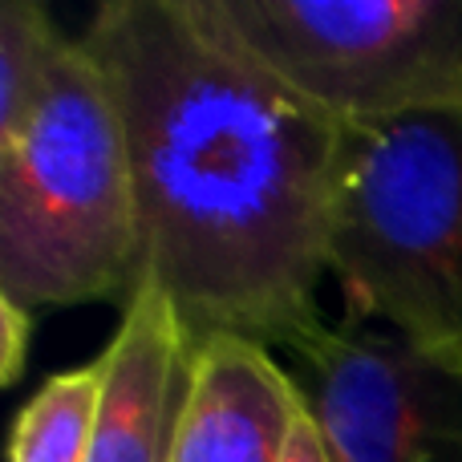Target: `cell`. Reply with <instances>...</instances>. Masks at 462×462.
I'll use <instances>...</instances> for the list:
<instances>
[{
	"label": "cell",
	"instance_id": "8fae6325",
	"mask_svg": "<svg viewBox=\"0 0 462 462\" xmlns=\"http://www.w3.org/2000/svg\"><path fill=\"white\" fill-rule=\"evenodd\" d=\"M0 312H5V349H0V361H5V385H13L24 369V353H29L32 312H24L21 304H8V300H0Z\"/></svg>",
	"mask_w": 462,
	"mask_h": 462
},
{
	"label": "cell",
	"instance_id": "3957f363",
	"mask_svg": "<svg viewBox=\"0 0 462 462\" xmlns=\"http://www.w3.org/2000/svg\"><path fill=\"white\" fill-rule=\"evenodd\" d=\"M328 276L345 325L382 320L462 382V114L353 130Z\"/></svg>",
	"mask_w": 462,
	"mask_h": 462
},
{
	"label": "cell",
	"instance_id": "277c9868",
	"mask_svg": "<svg viewBox=\"0 0 462 462\" xmlns=\"http://www.w3.org/2000/svg\"><path fill=\"white\" fill-rule=\"evenodd\" d=\"M345 130L462 114V0H203Z\"/></svg>",
	"mask_w": 462,
	"mask_h": 462
},
{
	"label": "cell",
	"instance_id": "7a4b0ae2",
	"mask_svg": "<svg viewBox=\"0 0 462 462\" xmlns=\"http://www.w3.org/2000/svg\"><path fill=\"white\" fill-rule=\"evenodd\" d=\"M134 284L126 134L110 86L73 37L45 97L0 134V300L24 312L126 304Z\"/></svg>",
	"mask_w": 462,
	"mask_h": 462
},
{
	"label": "cell",
	"instance_id": "ba28073f",
	"mask_svg": "<svg viewBox=\"0 0 462 462\" xmlns=\"http://www.w3.org/2000/svg\"><path fill=\"white\" fill-rule=\"evenodd\" d=\"M97 414V361L49 377L13 430V462H89Z\"/></svg>",
	"mask_w": 462,
	"mask_h": 462
},
{
	"label": "cell",
	"instance_id": "6da1fadb",
	"mask_svg": "<svg viewBox=\"0 0 462 462\" xmlns=\"http://www.w3.org/2000/svg\"><path fill=\"white\" fill-rule=\"evenodd\" d=\"M78 45L126 134L138 284L171 304L191 349L244 337L296 357L328 328L317 292L353 130L255 61L203 0H110Z\"/></svg>",
	"mask_w": 462,
	"mask_h": 462
},
{
	"label": "cell",
	"instance_id": "8992f818",
	"mask_svg": "<svg viewBox=\"0 0 462 462\" xmlns=\"http://www.w3.org/2000/svg\"><path fill=\"white\" fill-rule=\"evenodd\" d=\"M195 349L151 284L122 304V325L97 357L89 462H167L191 393Z\"/></svg>",
	"mask_w": 462,
	"mask_h": 462
},
{
	"label": "cell",
	"instance_id": "30bf717a",
	"mask_svg": "<svg viewBox=\"0 0 462 462\" xmlns=\"http://www.w3.org/2000/svg\"><path fill=\"white\" fill-rule=\"evenodd\" d=\"M276 462H341L337 458V450H333V442H328L325 426H320L317 414L309 410V402L296 410V422H292V430H288L284 450H280Z\"/></svg>",
	"mask_w": 462,
	"mask_h": 462
},
{
	"label": "cell",
	"instance_id": "5b68a950",
	"mask_svg": "<svg viewBox=\"0 0 462 462\" xmlns=\"http://www.w3.org/2000/svg\"><path fill=\"white\" fill-rule=\"evenodd\" d=\"M296 365L341 462H462V382L393 333L325 328Z\"/></svg>",
	"mask_w": 462,
	"mask_h": 462
},
{
	"label": "cell",
	"instance_id": "52a82bcc",
	"mask_svg": "<svg viewBox=\"0 0 462 462\" xmlns=\"http://www.w3.org/2000/svg\"><path fill=\"white\" fill-rule=\"evenodd\" d=\"M300 406V385L272 349L216 337L195 349L191 393L167 462H276Z\"/></svg>",
	"mask_w": 462,
	"mask_h": 462
},
{
	"label": "cell",
	"instance_id": "9c48e42d",
	"mask_svg": "<svg viewBox=\"0 0 462 462\" xmlns=\"http://www.w3.org/2000/svg\"><path fill=\"white\" fill-rule=\"evenodd\" d=\"M73 41L49 21L37 0L0 5V134L16 130L45 97Z\"/></svg>",
	"mask_w": 462,
	"mask_h": 462
}]
</instances>
